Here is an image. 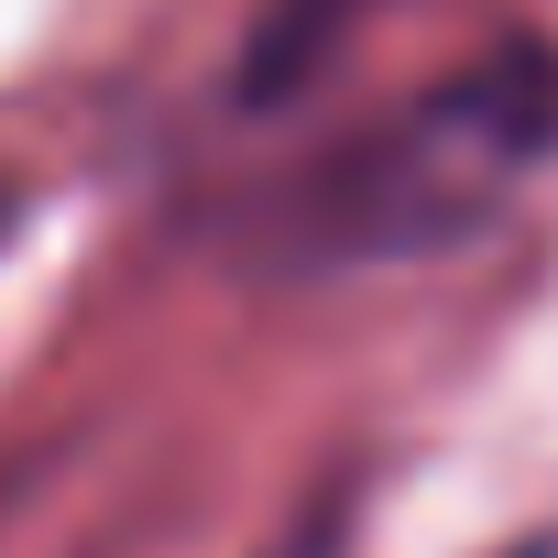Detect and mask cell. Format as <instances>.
<instances>
[{
    "label": "cell",
    "instance_id": "6da1fadb",
    "mask_svg": "<svg viewBox=\"0 0 558 558\" xmlns=\"http://www.w3.org/2000/svg\"><path fill=\"white\" fill-rule=\"evenodd\" d=\"M547 154H558V56L547 45H504V56L460 66L449 88H427L416 110L373 121L307 186L296 241L329 252V263H351V252H449Z\"/></svg>",
    "mask_w": 558,
    "mask_h": 558
},
{
    "label": "cell",
    "instance_id": "7a4b0ae2",
    "mask_svg": "<svg viewBox=\"0 0 558 558\" xmlns=\"http://www.w3.org/2000/svg\"><path fill=\"white\" fill-rule=\"evenodd\" d=\"M395 12V0H263L252 34H241V99L274 110V99H296L318 66H340L351 34H373Z\"/></svg>",
    "mask_w": 558,
    "mask_h": 558
},
{
    "label": "cell",
    "instance_id": "3957f363",
    "mask_svg": "<svg viewBox=\"0 0 558 558\" xmlns=\"http://www.w3.org/2000/svg\"><path fill=\"white\" fill-rule=\"evenodd\" d=\"M12 219H23V186H12V175H0V241H12Z\"/></svg>",
    "mask_w": 558,
    "mask_h": 558
}]
</instances>
